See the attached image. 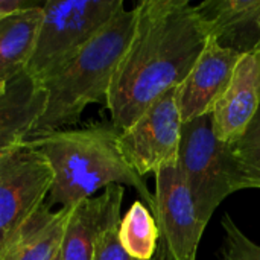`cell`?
<instances>
[{
    "mask_svg": "<svg viewBox=\"0 0 260 260\" xmlns=\"http://www.w3.org/2000/svg\"><path fill=\"white\" fill-rule=\"evenodd\" d=\"M134 9V34L105 102L119 131L181 85L210 37L197 5L187 0H143Z\"/></svg>",
    "mask_w": 260,
    "mask_h": 260,
    "instance_id": "1",
    "label": "cell"
},
{
    "mask_svg": "<svg viewBox=\"0 0 260 260\" xmlns=\"http://www.w3.org/2000/svg\"><path fill=\"white\" fill-rule=\"evenodd\" d=\"M119 129L91 125L81 129H58L27 139L47 160L53 183L46 204L73 207L113 184L131 186L155 216V198L145 180L126 163L119 148Z\"/></svg>",
    "mask_w": 260,
    "mask_h": 260,
    "instance_id": "2",
    "label": "cell"
},
{
    "mask_svg": "<svg viewBox=\"0 0 260 260\" xmlns=\"http://www.w3.org/2000/svg\"><path fill=\"white\" fill-rule=\"evenodd\" d=\"M136 27V9H122L72 61L43 82V116L30 137L78 125L90 104H105L111 81ZM29 137V139H30Z\"/></svg>",
    "mask_w": 260,
    "mask_h": 260,
    "instance_id": "3",
    "label": "cell"
},
{
    "mask_svg": "<svg viewBox=\"0 0 260 260\" xmlns=\"http://www.w3.org/2000/svg\"><path fill=\"white\" fill-rule=\"evenodd\" d=\"M125 9L122 0H47L26 73L44 82L72 61Z\"/></svg>",
    "mask_w": 260,
    "mask_h": 260,
    "instance_id": "4",
    "label": "cell"
},
{
    "mask_svg": "<svg viewBox=\"0 0 260 260\" xmlns=\"http://www.w3.org/2000/svg\"><path fill=\"white\" fill-rule=\"evenodd\" d=\"M178 166L206 227L225 198L247 189L230 145L213 133L210 114L183 123Z\"/></svg>",
    "mask_w": 260,
    "mask_h": 260,
    "instance_id": "5",
    "label": "cell"
},
{
    "mask_svg": "<svg viewBox=\"0 0 260 260\" xmlns=\"http://www.w3.org/2000/svg\"><path fill=\"white\" fill-rule=\"evenodd\" d=\"M52 183L47 160L27 140L0 152V248L46 203Z\"/></svg>",
    "mask_w": 260,
    "mask_h": 260,
    "instance_id": "6",
    "label": "cell"
},
{
    "mask_svg": "<svg viewBox=\"0 0 260 260\" xmlns=\"http://www.w3.org/2000/svg\"><path fill=\"white\" fill-rule=\"evenodd\" d=\"M154 175V218L160 232L155 257L158 260H197L206 225L200 221L178 160L161 166Z\"/></svg>",
    "mask_w": 260,
    "mask_h": 260,
    "instance_id": "7",
    "label": "cell"
},
{
    "mask_svg": "<svg viewBox=\"0 0 260 260\" xmlns=\"http://www.w3.org/2000/svg\"><path fill=\"white\" fill-rule=\"evenodd\" d=\"M177 94L178 87L171 88L119 133V148L142 178L178 160L183 120Z\"/></svg>",
    "mask_w": 260,
    "mask_h": 260,
    "instance_id": "8",
    "label": "cell"
},
{
    "mask_svg": "<svg viewBox=\"0 0 260 260\" xmlns=\"http://www.w3.org/2000/svg\"><path fill=\"white\" fill-rule=\"evenodd\" d=\"M242 53L221 47L213 38L209 41L178 87V108L183 123L210 114L218 99L229 87Z\"/></svg>",
    "mask_w": 260,
    "mask_h": 260,
    "instance_id": "9",
    "label": "cell"
},
{
    "mask_svg": "<svg viewBox=\"0 0 260 260\" xmlns=\"http://www.w3.org/2000/svg\"><path fill=\"white\" fill-rule=\"evenodd\" d=\"M260 107V49L244 53L232 81L215 104L210 117L215 136L233 143L247 129Z\"/></svg>",
    "mask_w": 260,
    "mask_h": 260,
    "instance_id": "10",
    "label": "cell"
},
{
    "mask_svg": "<svg viewBox=\"0 0 260 260\" xmlns=\"http://www.w3.org/2000/svg\"><path fill=\"white\" fill-rule=\"evenodd\" d=\"M197 11L221 47L242 55L260 49V0H206Z\"/></svg>",
    "mask_w": 260,
    "mask_h": 260,
    "instance_id": "11",
    "label": "cell"
},
{
    "mask_svg": "<svg viewBox=\"0 0 260 260\" xmlns=\"http://www.w3.org/2000/svg\"><path fill=\"white\" fill-rule=\"evenodd\" d=\"M123 186L113 184L102 195L79 201L72 207L62 244L61 260H91L99 235L114 209L122 206Z\"/></svg>",
    "mask_w": 260,
    "mask_h": 260,
    "instance_id": "12",
    "label": "cell"
},
{
    "mask_svg": "<svg viewBox=\"0 0 260 260\" xmlns=\"http://www.w3.org/2000/svg\"><path fill=\"white\" fill-rule=\"evenodd\" d=\"M72 207L40 206L2 245L0 260H55Z\"/></svg>",
    "mask_w": 260,
    "mask_h": 260,
    "instance_id": "13",
    "label": "cell"
},
{
    "mask_svg": "<svg viewBox=\"0 0 260 260\" xmlns=\"http://www.w3.org/2000/svg\"><path fill=\"white\" fill-rule=\"evenodd\" d=\"M47 93L27 73L11 81L0 96V152L26 142L46 108Z\"/></svg>",
    "mask_w": 260,
    "mask_h": 260,
    "instance_id": "14",
    "label": "cell"
},
{
    "mask_svg": "<svg viewBox=\"0 0 260 260\" xmlns=\"http://www.w3.org/2000/svg\"><path fill=\"white\" fill-rule=\"evenodd\" d=\"M43 5L44 2L0 20V91L26 73L43 21Z\"/></svg>",
    "mask_w": 260,
    "mask_h": 260,
    "instance_id": "15",
    "label": "cell"
},
{
    "mask_svg": "<svg viewBox=\"0 0 260 260\" xmlns=\"http://www.w3.org/2000/svg\"><path fill=\"white\" fill-rule=\"evenodd\" d=\"M119 241L134 259L152 260L157 254L160 232L148 206L137 200L131 204L119 225Z\"/></svg>",
    "mask_w": 260,
    "mask_h": 260,
    "instance_id": "16",
    "label": "cell"
},
{
    "mask_svg": "<svg viewBox=\"0 0 260 260\" xmlns=\"http://www.w3.org/2000/svg\"><path fill=\"white\" fill-rule=\"evenodd\" d=\"M247 189H260V107L242 136L230 143Z\"/></svg>",
    "mask_w": 260,
    "mask_h": 260,
    "instance_id": "17",
    "label": "cell"
},
{
    "mask_svg": "<svg viewBox=\"0 0 260 260\" xmlns=\"http://www.w3.org/2000/svg\"><path fill=\"white\" fill-rule=\"evenodd\" d=\"M224 232L221 260H260V245L253 242L229 213L221 221Z\"/></svg>",
    "mask_w": 260,
    "mask_h": 260,
    "instance_id": "18",
    "label": "cell"
},
{
    "mask_svg": "<svg viewBox=\"0 0 260 260\" xmlns=\"http://www.w3.org/2000/svg\"><path fill=\"white\" fill-rule=\"evenodd\" d=\"M120 207L114 209V212L111 213L102 233L99 235L91 260H137L131 257L123 250V247L119 241V225H120V219H122ZM152 260L158 259L154 257Z\"/></svg>",
    "mask_w": 260,
    "mask_h": 260,
    "instance_id": "19",
    "label": "cell"
},
{
    "mask_svg": "<svg viewBox=\"0 0 260 260\" xmlns=\"http://www.w3.org/2000/svg\"><path fill=\"white\" fill-rule=\"evenodd\" d=\"M40 5L38 2H29V0H0V20L23 11V9H29L32 6Z\"/></svg>",
    "mask_w": 260,
    "mask_h": 260,
    "instance_id": "20",
    "label": "cell"
},
{
    "mask_svg": "<svg viewBox=\"0 0 260 260\" xmlns=\"http://www.w3.org/2000/svg\"><path fill=\"white\" fill-rule=\"evenodd\" d=\"M55 260H61V257H59V254L56 256V259H55Z\"/></svg>",
    "mask_w": 260,
    "mask_h": 260,
    "instance_id": "21",
    "label": "cell"
},
{
    "mask_svg": "<svg viewBox=\"0 0 260 260\" xmlns=\"http://www.w3.org/2000/svg\"><path fill=\"white\" fill-rule=\"evenodd\" d=\"M2 94H3V91H0V96H2Z\"/></svg>",
    "mask_w": 260,
    "mask_h": 260,
    "instance_id": "22",
    "label": "cell"
},
{
    "mask_svg": "<svg viewBox=\"0 0 260 260\" xmlns=\"http://www.w3.org/2000/svg\"><path fill=\"white\" fill-rule=\"evenodd\" d=\"M259 24H260V18H259Z\"/></svg>",
    "mask_w": 260,
    "mask_h": 260,
    "instance_id": "23",
    "label": "cell"
}]
</instances>
